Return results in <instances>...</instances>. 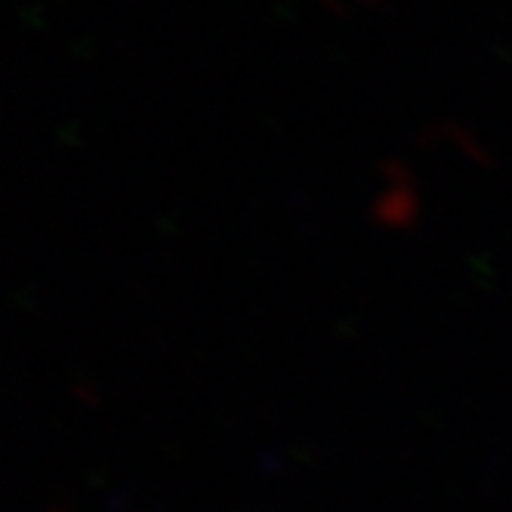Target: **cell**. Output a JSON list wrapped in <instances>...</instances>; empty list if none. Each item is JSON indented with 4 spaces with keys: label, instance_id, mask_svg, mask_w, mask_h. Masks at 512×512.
I'll use <instances>...</instances> for the list:
<instances>
[]
</instances>
